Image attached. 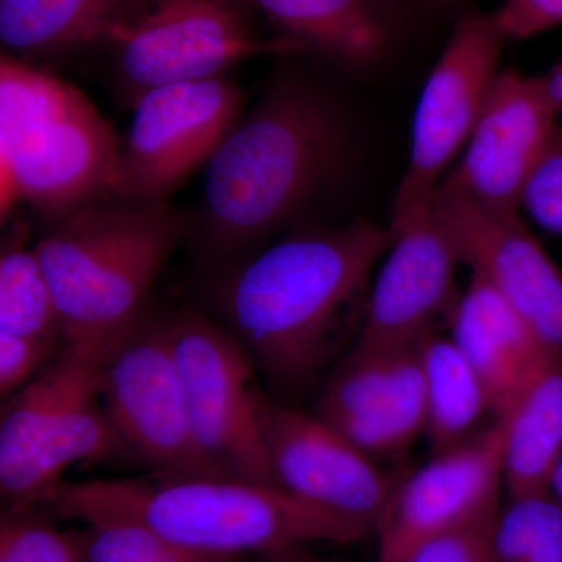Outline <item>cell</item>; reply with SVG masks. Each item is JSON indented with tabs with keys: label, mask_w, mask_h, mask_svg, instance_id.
<instances>
[{
	"label": "cell",
	"mask_w": 562,
	"mask_h": 562,
	"mask_svg": "<svg viewBox=\"0 0 562 562\" xmlns=\"http://www.w3.org/2000/svg\"><path fill=\"white\" fill-rule=\"evenodd\" d=\"M497 516L498 505L492 506L471 522L422 543L402 562H487Z\"/></svg>",
	"instance_id": "27"
},
{
	"label": "cell",
	"mask_w": 562,
	"mask_h": 562,
	"mask_svg": "<svg viewBox=\"0 0 562 562\" xmlns=\"http://www.w3.org/2000/svg\"><path fill=\"white\" fill-rule=\"evenodd\" d=\"M133 0H0V43L13 57L101 44Z\"/></svg>",
	"instance_id": "21"
},
{
	"label": "cell",
	"mask_w": 562,
	"mask_h": 562,
	"mask_svg": "<svg viewBox=\"0 0 562 562\" xmlns=\"http://www.w3.org/2000/svg\"><path fill=\"white\" fill-rule=\"evenodd\" d=\"M560 125L541 76L501 70L460 162L439 190L491 213L519 214L525 184Z\"/></svg>",
	"instance_id": "11"
},
{
	"label": "cell",
	"mask_w": 562,
	"mask_h": 562,
	"mask_svg": "<svg viewBox=\"0 0 562 562\" xmlns=\"http://www.w3.org/2000/svg\"><path fill=\"white\" fill-rule=\"evenodd\" d=\"M471 276L450 314V338L482 380L497 420L552 351L490 281Z\"/></svg>",
	"instance_id": "18"
},
{
	"label": "cell",
	"mask_w": 562,
	"mask_h": 562,
	"mask_svg": "<svg viewBox=\"0 0 562 562\" xmlns=\"http://www.w3.org/2000/svg\"><path fill=\"white\" fill-rule=\"evenodd\" d=\"M509 40H527L562 25V0H502L494 10Z\"/></svg>",
	"instance_id": "29"
},
{
	"label": "cell",
	"mask_w": 562,
	"mask_h": 562,
	"mask_svg": "<svg viewBox=\"0 0 562 562\" xmlns=\"http://www.w3.org/2000/svg\"><path fill=\"white\" fill-rule=\"evenodd\" d=\"M431 211L458 262L490 281L562 360V272L519 214L491 213L443 190H438Z\"/></svg>",
	"instance_id": "13"
},
{
	"label": "cell",
	"mask_w": 562,
	"mask_h": 562,
	"mask_svg": "<svg viewBox=\"0 0 562 562\" xmlns=\"http://www.w3.org/2000/svg\"><path fill=\"white\" fill-rule=\"evenodd\" d=\"M258 420L280 486L305 502L375 527L398 479L316 414L262 392Z\"/></svg>",
	"instance_id": "12"
},
{
	"label": "cell",
	"mask_w": 562,
	"mask_h": 562,
	"mask_svg": "<svg viewBox=\"0 0 562 562\" xmlns=\"http://www.w3.org/2000/svg\"><path fill=\"white\" fill-rule=\"evenodd\" d=\"M419 2L428 11H432V13H449V11H454L458 16L462 11L469 10L472 0H419Z\"/></svg>",
	"instance_id": "32"
},
{
	"label": "cell",
	"mask_w": 562,
	"mask_h": 562,
	"mask_svg": "<svg viewBox=\"0 0 562 562\" xmlns=\"http://www.w3.org/2000/svg\"><path fill=\"white\" fill-rule=\"evenodd\" d=\"M503 484L509 498L550 494L562 457V360L549 353L503 414Z\"/></svg>",
	"instance_id": "19"
},
{
	"label": "cell",
	"mask_w": 562,
	"mask_h": 562,
	"mask_svg": "<svg viewBox=\"0 0 562 562\" xmlns=\"http://www.w3.org/2000/svg\"><path fill=\"white\" fill-rule=\"evenodd\" d=\"M99 403L122 454L151 473L225 479L192 438L169 314L147 312L111 347L99 371Z\"/></svg>",
	"instance_id": "8"
},
{
	"label": "cell",
	"mask_w": 562,
	"mask_h": 562,
	"mask_svg": "<svg viewBox=\"0 0 562 562\" xmlns=\"http://www.w3.org/2000/svg\"><path fill=\"white\" fill-rule=\"evenodd\" d=\"M105 357L63 346L54 360L3 405L0 420V492L11 501L22 475L70 398L101 371Z\"/></svg>",
	"instance_id": "20"
},
{
	"label": "cell",
	"mask_w": 562,
	"mask_h": 562,
	"mask_svg": "<svg viewBox=\"0 0 562 562\" xmlns=\"http://www.w3.org/2000/svg\"><path fill=\"white\" fill-rule=\"evenodd\" d=\"M520 209L539 227L562 235V125L525 184Z\"/></svg>",
	"instance_id": "26"
},
{
	"label": "cell",
	"mask_w": 562,
	"mask_h": 562,
	"mask_svg": "<svg viewBox=\"0 0 562 562\" xmlns=\"http://www.w3.org/2000/svg\"><path fill=\"white\" fill-rule=\"evenodd\" d=\"M314 414L373 460L406 452L427 427L419 344L346 355Z\"/></svg>",
	"instance_id": "16"
},
{
	"label": "cell",
	"mask_w": 562,
	"mask_h": 562,
	"mask_svg": "<svg viewBox=\"0 0 562 562\" xmlns=\"http://www.w3.org/2000/svg\"><path fill=\"white\" fill-rule=\"evenodd\" d=\"M509 41L494 11L454 18L446 46L422 88L414 113L408 168L395 194L391 231L430 213L446 166L464 149L501 72Z\"/></svg>",
	"instance_id": "9"
},
{
	"label": "cell",
	"mask_w": 562,
	"mask_h": 562,
	"mask_svg": "<svg viewBox=\"0 0 562 562\" xmlns=\"http://www.w3.org/2000/svg\"><path fill=\"white\" fill-rule=\"evenodd\" d=\"M273 35L344 74H366L394 57L414 21L428 11L419 0H249Z\"/></svg>",
	"instance_id": "17"
},
{
	"label": "cell",
	"mask_w": 562,
	"mask_h": 562,
	"mask_svg": "<svg viewBox=\"0 0 562 562\" xmlns=\"http://www.w3.org/2000/svg\"><path fill=\"white\" fill-rule=\"evenodd\" d=\"M419 353L427 398L425 435L438 454L479 435L476 427L487 413L494 416V409L482 380L452 338L431 333L419 344Z\"/></svg>",
	"instance_id": "22"
},
{
	"label": "cell",
	"mask_w": 562,
	"mask_h": 562,
	"mask_svg": "<svg viewBox=\"0 0 562 562\" xmlns=\"http://www.w3.org/2000/svg\"><path fill=\"white\" fill-rule=\"evenodd\" d=\"M169 331L192 438L203 457L225 479L280 486L258 420L265 391L246 351L220 321L194 310L169 314Z\"/></svg>",
	"instance_id": "7"
},
{
	"label": "cell",
	"mask_w": 562,
	"mask_h": 562,
	"mask_svg": "<svg viewBox=\"0 0 562 562\" xmlns=\"http://www.w3.org/2000/svg\"><path fill=\"white\" fill-rule=\"evenodd\" d=\"M61 342L33 341L0 333V394L10 397L32 382L60 350Z\"/></svg>",
	"instance_id": "28"
},
{
	"label": "cell",
	"mask_w": 562,
	"mask_h": 562,
	"mask_svg": "<svg viewBox=\"0 0 562 562\" xmlns=\"http://www.w3.org/2000/svg\"><path fill=\"white\" fill-rule=\"evenodd\" d=\"M503 425L494 420L469 441L398 479L373 530L379 562H402L422 543L471 522L498 505Z\"/></svg>",
	"instance_id": "14"
},
{
	"label": "cell",
	"mask_w": 562,
	"mask_h": 562,
	"mask_svg": "<svg viewBox=\"0 0 562 562\" xmlns=\"http://www.w3.org/2000/svg\"><path fill=\"white\" fill-rule=\"evenodd\" d=\"M0 333L61 342L57 306L38 255L21 241L3 247L0 257Z\"/></svg>",
	"instance_id": "23"
},
{
	"label": "cell",
	"mask_w": 562,
	"mask_h": 562,
	"mask_svg": "<svg viewBox=\"0 0 562 562\" xmlns=\"http://www.w3.org/2000/svg\"><path fill=\"white\" fill-rule=\"evenodd\" d=\"M550 495H552L554 502L562 509V457L560 462H558L557 469H554L552 483H550Z\"/></svg>",
	"instance_id": "33"
},
{
	"label": "cell",
	"mask_w": 562,
	"mask_h": 562,
	"mask_svg": "<svg viewBox=\"0 0 562 562\" xmlns=\"http://www.w3.org/2000/svg\"><path fill=\"white\" fill-rule=\"evenodd\" d=\"M192 213L106 198L50 222L33 246L54 295L63 346L105 357L147 313Z\"/></svg>",
	"instance_id": "4"
},
{
	"label": "cell",
	"mask_w": 562,
	"mask_h": 562,
	"mask_svg": "<svg viewBox=\"0 0 562 562\" xmlns=\"http://www.w3.org/2000/svg\"><path fill=\"white\" fill-rule=\"evenodd\" d=\"M87 562H244L241 554L202 552L132 524H92L77 530Z\"/></svg>",
	"instance_id": "24"
},
{
	"label": "cell",
	"mask_w": 562,
	"mask_h": 562,
	"mask_svg": "<svg viewBox=\"0 0 562 562\" xmlns=\"http://www.w3.org/2000/svg\"><path fill=\"white\" fill-rule=\"evenodd\" d=\"M246 110V92L228 76L155 88L133 103L110 198L168 203L205 168Z\"/></svg>",
	"instance_id": "10"
},
{
	"label": "cell",
	"mask_w": 562,
	"mask_h": 562,
	"mask_svg": "<svg viewBox=\"0 0 562 562\" xmlns=\"http://www.w3.org/2000/svg\"><path fill=\"white\" fill-rule=\"evenodd\" d=\"M390 228L357 220L303 225L227 271L206 294L273 401L291 405L349 353L364 321L372 273Z\"/></svg>",
	"instance_id": "2"
},
{
	"label": "cell",
	"mask_w": 562,
	"mask_h": 562,
	"mask_svg": "<svg viewBox=\"0 0 562 562\" xmlns=\"http://www.w3.org/2000/svg\"><path fill=\"white\" fill-rule=\"evenodd\" d=\"M543 88L549 94L553 109L562 121V60L558 61L549 72L541 76Z\"/></svg>",
	"instance_id": "31"
},
{
	"label": "cell",
	"mask_w": 562,
	"mask_h": 562,
	"mask_svg": "<svg viewBox=\"0 0 562 562\" xmlns=\"http://www.w3.org/2000/svg\"><path fill=\"white\" fill-rule=\"evenodd\" d=\"M0 562H87L77 531H60L36 505L3 509Z\"/></svg>",
	"instance_id": "25"
},
{
	"label": "cell",
	"mask_w": 562,
	"mask_h": 562,
	"mask_svg": "<svg viewBox=\"0 0 562 562\" xmlns=\"http://www.w3.org/2000/svg\"><path fill=\"white\" fill-rule=\"evenodd\" d=\"M277 60L205 166L190 236L206 277L249 260L277 233L303 227L349 172L353 127L346 105L305 66V55Z\"/></svg>",
	"instance_id": "1"
},
{
	"label": "cell",
	"mask_w": 562,
	"mask_h": 562,
	"mask_svg": "<svg viewBox=\"0 0 562 562\" xmlns=\"http://www.w3.org/2000/svg\"><path fill=\"white\" fill-rule=\"evenodd\" d=\"M391 235L361 330L347 355L417 346L435 333L439 321L449 322L460 299L454 286V266L460 262L432 211Z\"/></svg>",
	"instance_id": "15"
},
{
	"label": "cell",
	"mask_w": 562,
	"mask_h": 562,
	"mask_svg": "<svg viewBox=\"0 0 562 562\" xmlns=\"http://www.w3.org/2000/svg\"><path fill=\"white\" fill-rule=\"evenodd\" d=\"M249 0H133L101 46L121 101L133 106L155 88L228 76L255 57L305 50L262 32Z\"/></svg>",
	"instance_id": "6"
},
{
	"label": "cell",
	"mask_w": 562,
	"mask_h": 562,
	"mask_svg": "<svg viewBox=\"0 0 562 562\" xmlns=\"http://www.w3.org/2000/svg\"><path fill=\"white\" fill-rule=\"evenodd\" d=\"M47 516L92 524H132L202 552L261 554L347 546L364 525L271 484L216 476L161 475L60 482L35 503Z\"/></svg>",
	"instance_id": "3"
},
{
	"label": "cell",
	"mask_w": 562,
	"mask_h": 562,
	"mask_svg": "<svg viewBox=\"0 0 562 562\" xmlns=\"http://www.w3.org/2000/svg\"><path fill=\"white\" fill-rule=\"evenodd\" d=\"M121 140L87 98L49 72L2 54V202L54 222L110 195Z\"/></svg>",
	"instance_id": "5"
},
{
	"label": "cell",
	"mask_w": 562,
	"mask_h": 562,
	"mask_svg": "<svg viewBox=\"0 0 562 562\" xmlns=\"http://www.w3.org/2000/svg\"><path fill=\"white\" fill-rule=\"evenodd\" d=\"M258 562H336L324 560L308 552L306 547H291V549L277 550V552L261 554Z\"/></svg>",
	"instance_id": "30"
}]
</instances>
